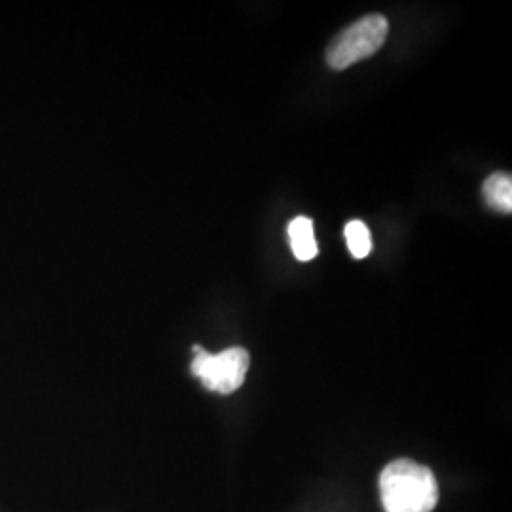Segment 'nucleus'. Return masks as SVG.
I'll return each mask as SVG.
<instances>
[{"label":"nucleus","instance_id":"4","mask_svg":"<svg viewBox=\"0 0 512 512\" xmlns=\"http://www.w3.org/2000/svg\"><path fill=\"white\" fill-rule=\"evenodd\" d=\"M289 241L294 256L300 262H308L317 256V241L313 234V222L308 217H298L289 224Z\"/></svg>","mask_w":512,"mask_h":512},{"label":"nucleus","instance_id":"5","mask_svg":"<svg viewBox=\"0 0 512 512\" xmlns=\"http://www.w3.org/2000/svg\"><path fill=\"white\" fill-rule=\"evenodd\" d=\"M484 200L501 213L512 211V179L509 173H494L486 179L482 188Z\"/></svg>","mask_w":512,"mask_h":512},{"label":"nucleus","instance_id":"6","mask_svg":"<svg viewBox=\"0 0 512 512\" xmlns=\"http://www.w3.org/2000/svg\"><path fill=\"white\" fill-rule=\"evenodd\" d=\"M346 241H348L349 253L353 258H365L372 251V239L370 230L365 222L351 220L346 226Z\"/></svg>","mask_w":512,"mask_h":512},{"label":"nucleus","instance_id":"1","mask_svg":"<svg viewBox=\"0 0 512 512\" xmlns=\"http://www.w3.org/2000/svg\"><path fill=\"white\" fill-rule=\"evenodd\" d=\"M380 492L385 512H431L439 503L433 471L412 459H397L385 467Z\"/></svg>","mask_w":512,"mask_h":512},{"label":"nucleus","instance_id":"2","mask_svg":"<svg viewBox=\"0 0 512 512\" xmlns=\"http://www.w3.org/2000/svg\"><path fill=\"white\" fill-rule=\"evenodd\" d=\"M387 33L389 23L380 14H372L355 21L332 40L327 50V63L330 69L344 71L366 57L376 54L384 46Z\"/></svg>","mask_w":512,"mask_h":512},{"label":"nucleus","instance_id":"3","mask_svg":"<svg viewBox=\"0 0 512 512\" xmlns=\"http://www.w3.org/2000/svg\"><path fill=\"white\" fill-rule=\"evenodd\" d=\"M194 353L196 357L192 361L190 370L207 389L228 395L238 391L245 382L247 370L251 365V357L247 349H224L217 355H213L200 346H194Z\"/></svg>","mask_w":512,"mask_h":512}]
</instances>
